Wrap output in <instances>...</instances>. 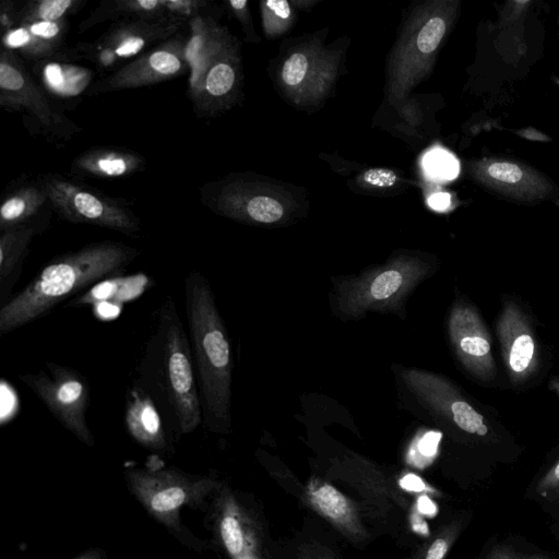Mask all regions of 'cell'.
I'll return each instance as SVG.
<instances>
[{
  "label": "cell",
  "instance_id": "obj_8",
  "mask_svg": "<svg viewBox=\"0 0 559 559\" xmlns=\"http://www.w3.org/2000/svg\"><path fill=\"white\" fill-rule=\"evenodd\" d=\"M179 24L175 20L132 19L110 28L86 55H92L102 67H110L142 52L150 44L167 38Z\"/></svg>",
  "mask_w": 559,
  "mask_h": 559
},
{
  "label": "cell",
  "instance_id": "obj_14",
  "mask_svg": "<svg viewBox=\"0 0 559 559\" xmlns=\"http://www.w3.org/2000/svg\"><path fill=\"white\" fill-rule=\"evenodd\" d=\"M162 415L152 397L134 385L128 394L124 421L138 441L147 445H158L163 441Z\"/></svg>",
  "mask_w": 559,
  "mask_h": 559
},
{
  "label": "cell",
  "instance_id": "obj_11",
  "mask_svg": "<svg viewBox=\"0 0 559 559\" xmlns=\"http://www.w3.org/2000/svg\"><path fill=\"white\" fill-rule=\"evenodd\" d=\"M144 166L141 155L121 148L95 147L81 153L72 163L76 176L120 178L140 171Z\"/></svg>",
  "mask_w": 559,
  "mask_h": 559
},
{
  "label": "cell",
  "instance_id": "obj_7",
  "mask_svg": "<svg viewBox=\"0 0 559 559\" xmlns=\"http://www.w3.org/2000/svg\"><path fill=\"white\" fill-rule=\"evenodd\" d=\"M181 39L162 43L94 86L95 93L143 87L181 74L188 66Z\"/></svg>",
  "mask_w": 559,
  "mask_h": 559
},
{
  "label": "cell",
  "instance_id": "obj_34",
  "mask_svg": "<svg viewBox=\"0 0 559 559\" xmlns=\"http://www.w3.org/2000/svg\"><path fill=\"white\" fill-rule=\"evenodd\" d=\"M488 559H545V558L522 556V555L514 552L510 548L497 547L490 551Z\"/></svg>",
  "mask_w": 559,
  "mask_h": 559
},
{
  "label": "cell",
  "instance_id": "obj_40",
  "mask_svg": "<svg viewBox=\"0 0 559 559\" xmlns=\"http://www.w3.org/2000/svg\"><path fill=\"white\" fill-rule=\"evenodd\" d=\"M228 3L231 7V9L239 10L246 8L248 2L246 0H233Z\"/></svg>",
  "mask_w": 559,
  "mask_h": 559
},
{
  "label": "cell",
  "instance_id": "obj_22",
  "mask_svg": "<svg viewBox=\"0 0 559 559\" xmlns=\"http://www.w3.org/2000/svg\"><path fill=\"white\" fill-rule=\"evenodd\" d=\"M449 407L453 421L462 430L478 436H485L488 432V428L483 423V416L467 402L456 400L452 402Z\"/></svg>",
  "mask_w": 559,
  "mask_h": 559
},
{
  "label": "cell",
  "instance_id": "obj_35",
  "mask_svg": "<svg viewBox=\"0 0 559 559\" xmlns=\"http://www.w3.org/2000/svg\"><path fill=\"white\" fill-rule=\"evenodd\" d=\"M448 548V542L444 538H438L429 547L426 559H443Z\"/></svg>",
  "mask_w": 559,
  "mask_h": 559
},
{
  "label": "cell",
  "instance_id": "obj_1",
  "mask_svg": "<svg viewBox=\"0 0 559 559\" xmlns=\"http://www.w3.org/2000/svg\"><path fill=\"white\" fill-rule=\"evenodd\" d=\"M138 373L140 383L134 385L152 397L174 428L190 432L203 420L189 335L170 297L157 312Z\"/></svg>",
  "mask_w": 559,
  "mask_h": 559
},
{
  "label": "cell",
  "instance_id": "obj_5",
  "mask_svg": "<svg viewBox=\"0 0 559 559\" xmlns=\"http://www.w3.org/2000/svg\"><path fill=\"white\" fill-rule=\"evenodd\" d=\"M20 379L67 429L85 441L91 439L86 423L91 390L81 372L47 361L45 369L20 374Z\"/></svg>",
  "mask_w": 559,
  "mask_h": 559
},
{
  "label": "cell",
  "instance_id": "obj_15",
  "mask_svg": "<svg viewBox=\"0 0 559 559\" xmlns=\"http://www.w3.org/2000/svg\"><path fill=\"white\" fill-rule=\"evenodd\" d=\"M50 205L40 183L26 185L10 192L0 207V231L40 222V213Z\"/></svg>",
  "mask_w": 559,
  "mask_h": 559
},
{
  "label": "cell",
  "instance_id": "obj_38",
  "mask_svg": "<svg viewBox=\"0 0 559 559\" xmlns=\"http://www.w3.org/2000/svg\"><path fill=\"white\" fill-rule=\"evenodd\" d=\"M518 134H520L522 138H525L527 140H532V141H550V139L546 134L539 132L536 129H532V128H527L522 131H518Z\"/></svg>",
  "mask_w": 559,
  "mask_h": 559
},
{
  "label": "cell",
  "instance_id": "obj_23",
  "mask_svg": "<svg viewBox=\"0 0 559 559\" xmlns=\"http://www.w3.org/2000/svg\"><path fill=\"white\" fill-rule=\"evenodd\" d=\"M426 171L436 179L450 180L456 177L459 165L455 158L443 150H433L424 159Z\"/></svg>",
  "mask_w": 559,
  "mask_h": 559
},
{
  "label": "cell",
  "instance_id": "obj_12",
  "mask_svg": "<svg viewBox=\"0 0 559 559\" xmlns=\"http://www.w3.org/2000/svg\"><path fill=\"white\" fill-rule=\"evenodd\" d=\"M43 221L20 226L1 233L0 237V304L9 300V295L19 280L29 243L44 228Z\"/></svg>",
  "mask_w": 559,
  "mask_h": 559
},
{
  "label": "cell",
  "instance_id": "obj_18",
  "mask_svg": "<svg viewBox=\"0 0 559 559\" xmlns=\"http://www.w3.org/2000/svg\"><path fill=\"white\" fill-rule=\"evenodd\" d=\"M78 4L75 0H40L29 2L16 15L17 22H59Z\"/></svg>",
  "mask_w": 559,
  "mask_h": 559
},
{
  "label": "cell",
  "instance_id": "obj_13",
  "mask_svg": "<svg viewBox=\"0 0 559 559\" xmlns=\"http://www.w3.org/2000/svg\"><path fill=\"white\" fill-rule=\"evenodd\" d=\"M64 21L20 22L3 35V46L8 50H20L28 57L50 56L61 44Z\"/></svg>",
  "mask_w": 559,
  "mask_h": 559
},
{
  "label": "cell",
  "instance_id": "obj_24",
  "mask_svg": "<svg viewBox=\"0 0 559 559\" xmlns=\"http://www.w3.org/2000/svg\"><path fill=\"white\" fill-rule=\"evenodd\" d=\"M534 355V342L528 334L519 335L512 343L509 365L514 372H523Z\"/></svg>",
  "mask_w": 559,
  "mask_h": 559
},
{
  "label": "cell",
  "instance_id": "obj_17",
  "mask_svg": "<svg viewBox=\"0 0 559 559\" xmlns=\"http://www.w3.org/2000/svg\"><path fill=\"white\" fill-rule=\"evenodd\" d=\"M45 86L60 97L79 95L91 80L90 72L82 68L62 62H48L40 70Z\"/></svg>",
  "mask_w": 559,
  "mask_h": 559
},
{
  "label": "cell",
  "instance_id": "obj_6",
  "mask_svg": "<svg viewBox=\"0 0 559 559\" xmlns=\"http://www.w3.org/2000/svg\"><path fill=\"white\" fill-rule=\"evenodd\" d=\"M473 177L490 193L523 204L543 202L557 191L545 174L511 158L479 159L473 164Z\"/></svg>",
  "mask_w": 559,
  "mask_h": 559
},
{
  "label": "cell",
  "instance_id": "obj_26",
  "mask_svg": "<svg viewBox=\"0 0 559 559\" xmlns=\"http://www.w3.org/2000/svg\"><path fill=\"white\" fill-rule=\"evenodd\" d=\"M222 537L230 554H238L242 548V533L238 521L233 516H226L221 525Z\"/></svg>",
  "mask_w": 559,
  "mask_h": 559
},
{
  "label": "cell",
  "instance_id": "obj_36",
  "mask_svg": "<svg viewBox=\"0 0 559 559\" xmlns=\"http://www.w3.org/2000/svg\"><path fill=\"white\" fill-rule=\"evenodd\" d=\"M451 203V197L447 192H438L428 199V204L435 211H445Z\"/></svg>",
  "mask_w": 559,
  "mask_h": 559
},
{
  "label": "cell",
  "instance_id": "obj_3",
  "mask_svg": "<svg viewBox=\"0 0 559 559\" xmlns=\"http://www.w3.org/2000/svg\"><path fill=\"white\" fill-rule=\"evenodd\" d=\"M183 287L203 420L209 428L221 430L230 419L231 353L227 332L205 276L190 271Z\"/></svg>",
  "mask_w": 559,
  "mask_h": 559
},
{
  "label": "cell",
  "instance_id": "obj_10",
  "mask_svg": "<svg viewBox=\"0 0 559 559\" xmlns=\"http://www.w3.org/2000/svg\"><path fill=\"white\" fill-rule=\"evenodd\" d=\"M421 274L417 265L394 264L372 272L355 283L346 293L343 305L352 313L380 308L390 301H396L414 285Z\"/></svg>",
  "mask_w": 559,
  "mask_h": 559
},
{
  "label": "cell",
  "instance_id": "obj_2",
  "mask_svg": "<svg viewBox=\"0 0 559 559\" xmlns=\"http://www.w3.org/2000/svg\"><path fill=\"white\" fill-rule=\"evenodd\" d=\"M136 255L135 248L106 240L56 257L0 307V335L46 316L71 295L120 274Z\"/></svg>",
  "mask_w": 559,
  "mask_h": 559
},
{
  "label": "cell",
  "instance_id": "obj_27",
  "mask_svg": "<svg viewBox=\"0 0 559 559\" xmlns=\"http://www.w3.org/2000/svg\"><path fill=\"white\" fill-rule=\"evenodd\" d=\"M186 499L185 491L179 487H171L157 492L152 501L151 506L154 510L164 512L176 509Z\"/></svg>",
  "mask_w": 559,
  "mask_h": 559
},
{
  "label": "cell",
  "instance_id": "obj_21",
  "mask_svg": "<svg viewBox=\"0 0 559 559\" xmlns=\"http://www.w3.org/2000/svg\"><path fill=\"white\" fill-rule=\"evenodd\" d=\"M246 213L255 222L270 224L283 216L284 209L277 200L271 197L255 195L247 200Z\"/></svg>",
  "mask_w": 559,
  "mask_h": 559
},
{
  "label": "cell",
  "instance_id": "obj_9",
  "mask_svg": "<svg viewBox=\"0 0 559 559\" xmlns=\"http://www.w3.org/2000/svg\"><path fill=\"white\" fill-rule=\"evenodd\" d=\"M0 104L7 108L25 110L43 127L51 130L61 126V118L50 106L23 62L11 50L0 57Z\"/></svg>",
  "mask_w": 559,
  "mask_h": 559
},
{
  "label": "cell",
  "instance_id": "obj_16",
  "mask_svg": "<svg viewBox=\"0 0 559 559\" xmlns=\"http://www.w3.org/2000/svg\"><path fill=\"white\" fill-rule=\"evenodd\" d=\"M450 334L457 353L467 361L490 353V343L472 311L457 308L450 319Z\"/></svg>",
  "mask_w": 559,
  "mask_h": 559
},
{
  "label": "cell",
  "instance_id": "obj_28",
  "mask_svg": "<svg viewBox=\"0 0 559 559\" xmlns=\"http://www.w3.org/2000/svg\"><path fill=\"white\" fill-rule=\"evenodd\" d=\"M205 5L204 1L198 0H165V9L170 19L194 17L200 8ZM179 22V21H178Z\"/></svg>",
  "mask_w": 559,
  "mask_h": 559
},
{
  "label": "cell",
  "instance_id": "obj_37",
  "mask_svg": "<svg viewBox=\"0 0 559 559\" xmlns=\"http://www.w3.org/2000/svg\"><path fill=\"white\" fill-rule=\"evenodd\" d=\"M417 508L420 513L432 516L437 513L436 503L427 496H421L417 500Z\"/></svg>",
  "mask_w": 559,
  "mask_h": 559
},
{
  "label": "cell",
  "instance_id": "obj_30",
  "mask_svg": "<svg viewBox=\"0 0 559 559\" xmlns=\"http://www.w3.org/2000/svg\"><path fill=\"white\" fill-rule=\"evenodd\" d=\"M441 432L439 431H428L423 437H420L416 442L417 452L424 459H431L436 455L438 450V444L441 440Z\"/></svg>",
  "mask_w": 559,
  "mask_h": 559
},
{
  "label": "cell",
  "instance_id": "obj_31",
  "mask_svg": "<svg viewBox=\"0 0 559 559\" xmlns=\"http://www.w3.org/2000/svg\"><path fill=\"white\" fill-rule=\"evenodd\" d=\"M265 11L278 20H287L290 15V7L286 0H269L264 3Z\"/></svg>",
  "mask_w": 559,
  "mask_h": 559
},
{
  "label": "cell",
  "instance_id": "obj_29",
  "mask_svg": "<svg viewBox=\"0 0 559 559\" xmlns=\"http://www.w3.org/2000/svg\"><path fill=\"white\" fill-rule=\"evenodd\" d=\"M364 180L374 187L386 188L395 185L397 176L386 168H372L364 174Z\"/></svg>",
  "mask_w": 559,
  "mask_h": 559
},
{
  "label": "cell",
  "instance_id": "obj_20",
  "mask_svg": "<svg viewBox=\"0 0 559 559\" xmlns=\"http://www.w3.org/2000/svg\"><path fill=\"white\" fill-rule=\"evenodd\" d=\"M448 21L445 15H435L427 20L417 36V48L424 55L432 53L445 35Z\"/></svg>",
  "mask_w": 559,
  "mask_h": 559
},
{
  "label": "cell",
  "instance_id": "obj_19",
  "mask_svg": "<svg viewBox=\"0 0 559 559\" xmlns=\"http://www.w3.org/2000/svg\"><path fill=\"white\" fill-rule=\"evenodd\" d=\"M312 500L318 508L333 520H343L348 514L345 497L331 485H323L312 492Z\"/></svg>",
  "mask_w": 559,
  "mask_h": 559
},
{
  "label": "cell",
  "instance_id": "obj_25",
  "mask_svg": "<svg viewBox=\"0 0 559 559\" xmlns=\"http://www.w3.org/2000/svg\"><path fill=\"white\" fill-rule=\"evenodd\" d=\"M308 59L302 52H295L285 61L282 69V79L288 86H297L308 72Z\"/></svg>",
  "mask_w": 559,
  "mask_h": 559
},
{
  "label": "cell",
  "instance_id": "obj_33",
  "mask_svg": "<svg viewBox=\"0 0 559 559\" xmlns=\"http://www.w3.org/2000/svg\"><path fill=\"white\" fill-rule=\"evenodd\" d=\"M400 486L407 491L419 492L426 488L423 479L415 474H406L400 479Z\"/></svg>",
  "mask_w": 559,
  "mask_h": 559
},
{
  "label": "cell",
  "instance_id": "obj_32",
  "mask_svg": "<svg viewBox=\"0 0 559 559\" xmlns=\"http://www.w3.org/2000/svg\"><path fill=\"white\" fill-rule=\"evenodd\" d=\"M559 486V462L550 469L538 485V491L545 493Z\"/></svg>",
  "mask_w": 559,
  "mask_h": 559
},
{
  "label": "cell",
  "instance_id": "obj_39",
  "mask_svg": "<svg viewBox=\"0 0 559 559\" xmlns=\"http://www.w3.org/2000/svg\"><path fill=\"white\" fill-rule=\"evenodd\" d=\"M413 530L423 535L429 534L427 523L418 515L413 516Z\"/></svg>",
  "mask_w": 559,
  "mask_h": 559
},
{
  "label": "cell",
  "instance_id": "obj_4",
  "mask_svg": "<svg viewBox=\"0 0 559 559\" xmlns=\"http://www.w3.org/2000/svg\"><path fill=\"white\" fill-rule=\"evenodd\" d=\"M39 183L52 210L68 222L95 225L130 236L141 230L139 217L122 200L56 174L43 176Z\"/></svg>",
  "mask_w": 559,
  "mask_h": 559
}]
</instances>
